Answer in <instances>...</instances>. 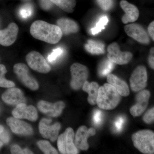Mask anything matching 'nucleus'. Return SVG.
Wrapping results in <instances>:
<instances>
[{
    "instance_id": "2eb2a0df",
    "label": "nucleus",
    "mask_w": 154,
    "mask_h": 154,
    "mask_svg": "<svg viewBox=\"0 0 154 154\" xmlns=\"http://www.w3.org/2000/svg\"><path fill=\"white\" fill-rule=\"evenodd\" d=\"M150 96V92L147 90H142L137 94L136 97V103L130 110L133 116H140L144 112L148 105Z\"/></svg>"
},
{
    "instance_id": "4be33fe9",
    "label": "nucleus",
    "mask_w": 154,
    "mask_h": 154,
    "mask_svg": "<svg viewBox=\"0 0 154 154\" xmlns=\"http://www.w3.org/2000/svg\"><path fill=\"white\" fill-rule=\"evenodd\" d=\"M82 87L83 91L89 94L88 100L89 104L91 105H96L99 88V85L95 82L90 83L86 81Z\"/></svg>"
},
{
    "instance_id": "c9c22d12",
    "label": "nucleus",
    "mask_w": 154,
    "mask_h": 154,
    "mask_svg": "<svg viewBox=\"0 0 154 154\" xmlns=\"http://www.w3.org/2000/svg\"><path fill=\"white\" fill-rule=\"evenodd\" d=\"M10 136L7 131H5L4 130L2 133L0 134V140L4 143H8L10 141Z\"/></svg>"
},
{
    "instance_id": "20e7f679",
    "label": "nucleus",
    "mask_w": 154,
    "mask_h": 154,
    "mask_svg": "<svg viewBox=\"0 0 154 154\" xmlns=\"http://www.w3.org/2000/svg\"><path fill=\"white\" fill-rule=\"evenodd\" d=\"M75 134L71 128H68L63 134L57 137V146L61 154H76L79 150L75 146L74 139Z\"/></svg>"
},
{
    "instance_id": "423d86ee",
    "label": "nucleus",
    "mask_w": 154,
    "mask_h": 154,
    "mask_svg": "<svg viewBox=\"0 0 154 154\" xmlns=\"http://www.w3.org/2000/svg\"><path fill=\"white\" fill-rule=\"evenodd\" d=\"M14 72L18 79L25 86L32 91H36L38 88V83L30 75L28 67L23 63H18L14 65Z\"/></svg>"
},
{
    "instance_id": "cd10ccee",
    "label": "nucleus",
    "mask_w": 154,
    "mask_h": 154,
    "mask_svg": "<svg viewBox=\"0 0 154 154\" xmlns=\"http://www.w3.org/2000/svg\"><path fill=\"white\" fill-rule=\"evenodd\" d=\"M109 22L108 18L107 16H103L99 19L95 27L91 30V33L92 35H95L101 32L102 30L105 29V26L107 25Z\"/></svg>"
},
{
    "instance_id": "ea45409f",
    "label": "nucleus",
    "mask_w": 154,
    "mask_h": 154,
    "mask_svg": "<svg viewBox=\"0 0 154 154\" xmlns=\"http://www.w3.org/2000/svg\"><path fill=\"white\" fill-rule=\"evenodd\" d=\"M24 154H33V152L30 151V149H24Z\"/></svg>"
},
{
    "instance_id": "7ed1b4c3",
    "label": "nucleus",
    "mask_w": 154,
    "mask_h": 154,
    "mask_svg": "<svg viewBox=\"0 0 154 154\" xmlns=\"http://www.w3.org/2000/svg\"><path fill=\"white\" fill-rule=\"evenodd\" d=\"M132 140L134 146L144 154L154 152V133L152 131L144 130L133 134Z\"/></svg>"
},
{
    "instance_id": "473e14b6",
    "label": "nucleus",
    "mask_w": 154,
    "mask_h": 154,
    "mask_svg": "<svg viewBox=\"0 0 154 154\" xmlns=\"http://www.w3.org/2000/svg\"><path fill=\"white\" fill-rule=\"evenodd\" d=\"M103 114L101 110H96L93 115V121L96 126H99L103 121Z\"/></svg>"
},
{
    "instance_id": "7c9ffc66",
    "label": "nucleus",
    "mask_w": 154,
    "mask_h": 154,
    "mask_svg": "<svg viewBox=\"0 0 154 154\" xmlns=\"http://www.w3.org/2000/svg\"><path fill=\"white\" fill-rule=\"evenodd\" d=\"M125 119L124 116H118L116 119L113 124L114 130L117 132H121L123 128L125 123Z\"/></svg>"
},
{
    "instance_id": "f8f14e48",
    "label": "nucleus",
    "mask_w": 154,
    "mask_h": 154,
    "mask_svg": "<svg viewBox=\"0 0 154 154\" xmlns=\"http://www.w3.org/2000/svg\"><path fill=\"white\" fill-rule=\"evenodd\" d=\"M125 33L138 42L143 44H148L150 39L147 33L143 27L137 24H131L125 26Z\"/></svg>"
},
{
    "instance_id": "b1692460",
    "label": "nucleus",
    "mask_w": 154,
    "mask_h": 154,
    "mask_svg": "<svg viewBox=\"0 0 154 154\" xmlns=\"http://www.w3.org/2000/svg\"><path fill=\"white\" fill-rule=\"evenodd\" d=\"M56 5L67 13H72L76 6L75 0H50Z\"/></svg>"
},
{
    "instance_id": "c85d7f7f",
    "label": "nucleus",
    "mask_w": 154,
    "mask_h": 154,
    "mask_svg": "<svg viewBox=\"0 0 154 154\" xmlns=\"http://www.w3.org/2000/svg\"><path fill=\"white\" fill-rule=\"evenodd\" d=\"M33 8L29 4H27L22 6L20 9L19 14L21 18L25 19L30 18L33 14Z\"/></svg>"
},
{
    "instance_id": "e433bc0d",
    "label": "nucleus",
    "mask_w": 154,
    "mask_h": 154,
    "mask_svg": "<svg viewBox=\"0 0 154 154\" xmlns=\"http://www.w3.org/2000/svg\"><path fill=\"white\" fill-rule=\"evenodd\" d=\"M11 153L14 154H24V149H22L19 146L14 145L11 147Z\"/></svg>"
},
{
    "instance_id": "f3484780",
    "label": "nucleus",
    "mask_w": 154,
    "mask_h": 154,
    "mask_svg": "<svg viewBox=\"0 0 154 154\" xmlns=\"http://www.w3.org/2000/svg\"><path fill=\"white\" fill-rule=\"evenodd\" d=\"M19 33V27L16 23L12 22L5 30H0V44L9 46L17 40Z\"/></svg>"
},
{
    "instance_id": "f03ea898",
    "label": "nucleus",
    "mask_w": 154,
    "mask_h": 154,
    "mask_svg": "<svg viewBox=\"0 0 154 154\" xmlns=\"http://www.w3.org/2000/svg\"><path fill=\"white\" fill-rule=\"evenodd\" d=\"M120 100L121 96L112 85L108 83L99 87L96 104L101 109L106 110L114 109Z\"/></svg>"
},
{
    "instance_id": "39448f33",
    "label": "nucleus",
    "mask_w": 154,
    "mask_h": 154,
    "mask_svg": "<svg viewBox=\"0 0 154 154\" xmlns=\"http://www.w3.org/2000/svg\"><path fill=\"white\" fill-rule=\"evenodd\" d=\"M70 72L72 76L71 87L73 90H79L88 79L89 75L88 68L82 64L75 63L71 66Z\"/></svg>"
},
{
    "instance_id": "f704fd0d",
    "label": "nucleus",
    "mask_w": 154,
    "mask_h": 154,
    "mask_svg": "<svg viewBox=\"0 0 154 154\" xmlns=\"http://www.w3.org/2000/svg\"><path fill=\"white\" fill-rule=\"evenodd\" d=\"M42 8L45 11H48L52 7V2L50 0H40Z\"/></svg>"
},
{
    "instance_id": "a878e982",
    "label": "nucleus",
    "mask_w": 154,
    "mask_h": 154,
    "mask_svg": "<svg viewBox=\"0 0 154 154\" xmlns=\"http://www.w3.org/2000/svg\"><path fill=\"white\" fill-rule=\"evenodd\" d=\"M7 72L5 66L0 64V87L5 88H13L15 84L12 81H9L5 78V75Z\"/></svg>"
},
{
    "instance_id": "1a4fd4ad",
    "label": "nucleus",
    "mask_w": 154,
    "mask_h": 154,
    "mask_svg": "<svg viewBox=\"0 0 154 154\" xmlns=\"http://www.w3.org/2000/svg\"><path fill=\"white\" fill-rule=\"evenodd\" d=\"M51 122L52 120L51 119H42L39 122L38 129L42 137L54 142L58 137L61 125L59 122L51 125Z\"/></svg>"
},
{
    "instance_id": "2f4dec72",
    "label": "nucleus",
    "mask_w": 154,
    "mask_h": 154,
    "mask_svg": "<svg viewBox=\"0 0 154 154\" xmlns=\"http://www.w3.org/2000/svg\"><path fill=\"white\" fill-rule=\"evenodd\" d=\"M97 2L99 7L103 11H109L113 6V0H97Z\"/></svg>"
},
{
    "instance_id": "aec40b11",
    "label": "nucleus",
    "mask_w": 154,
    "mask_h": 154,
    "mask_svg": "<svg viewBox=\"0 0 154 154\" xmlns=\"http://www.w3.org/2000/svg\"><path fill=\"white\" fill-rule=\"evenodd\" d=\"M107 82L113 86L120 96H127L129 95V89L127 83L113 74L107 75Z\"/></svg>"
},
{
    "instance_id": "6e6552de",
    "label": "nucleus",
    "mask_w": 154,
    "mask_h": 154,
    "mask_svg": "<svg viewBox=\"0 0 154 154\" xmlns=\"http://www.w3.org/2000/svg\"><path fill=\"white\" fill-rule=\"evenodd\" d=\"M28 66L36 71L42 73H47L51 68L41 54L36 51H31L26 57Z\"/></svg>"
},
{
    "instance_id": "bb28decb",
    "label": "nucleus",
    "mask_w": 154,
    "mask_h": 154,
    "mask_svg": "<svg viewBox=\"0 0 154 154\" xmlns=\"http://www.w3.org/2000/svg\"><path fill=\"white\" fill-rule=\"evenodd\" d=\"M37 144L38 148L44 152V154H58L57 150L54 148L48 141L44 140L39 141L37 143Z\"/></svg>"
},
{
    "instance_id": "58836bf2",
    "label": "nucleus",
    "mask_w": 154,
    "mask_h": 154,
    "mask_svg": "<svg viewBox=\"0 0 154 154\" xmlns=\"http://www.w3.org/2000/svg\"><path fill=\"white\" fill-rule=\"evenodd\" d=\"M148 32L150 36H151L152 40H154V22H152L149 25L148 28Z\"/></svg>"
},
{
    "instance_id": "393cba45",
    "label": "nucleus",
    "mask_w": 154,
    "mask_h": 154,
    "mask_svg": "<svg viewBox=\"0 0 154 154\" xmlns=\"http://www.w3.org/2000/svg\"><path fill=\"white\" fill-rule=\"evenodd\" d=\"M114 67L113 63L108 60H106L100 65L99 69V74L101 76L104 77L110 74Z\"/></svg>"
},
{
    "instance_id": "9b49d317",
    "label": "nucleus",
    "mask_w": 154,
    "mask_h": 154,
    "mask_svg": "<svg viewBox=\"0 0 154 154\" xmlns=\"http://www.w3.org/2000/svg\"><path fill=\"white\" fill-rule=\"evenodd\" d=\"M12 114L15 118L22 119H25L30 121L34 122L38 118L37 110L33 105L27 106L25 103L17 105L12 111Z\"/></svg>"
},
{
    "instance_id": "a211bd4d",
    "label": "nucleus",
    "mask_w": 154,
    "mask_h": 154,
    "mask_svg": "<svg viewBox=\"0 0 154 154\" xmlns=\"http://www.w3.org/2000/svg\"><path fill=\"white\" fill-rule=\"evenodd\" d=\"M2 99L4 102L11 105H17L26 102L22 91L14 87L9 88L5 92L2 96Z\"/></svg>"
},
{
    "instance_id": "72a5a7b5",
    "label": "nucleus",
    "mask_w": 154,
    "mask_h": 154,
    "mask_svg": "<svg viewBox=\"0 0 154 154\" xmlns=\"http://www.w3.org/2000/svg\"><path fill=\"white\" fill-rule=\"evenodd\" d=\"M154 109L152 107L146 112L143 117V120L147 124H151L154 122Z\"/></svg>"
},
{
    "instance_id": "5701e85b",
    "label": "nucleus",
    "mask_w": 154,
    "mask_h": 154,
    "mask_svg": "<svg viewBox=\"0 0 154 154\" xmlns=\"http://www.w3.org/2000/svg\"><path fill=\"white\" fill-rule=\"evenodd\" d=\"M87 51L94 54H101L105 53V45L101 42L90 39L85 45Z\"/></svg>"
},
{
    "instance_id": "4468645a",
    "label": "nucleus",
    "mask_w": 154,
    "mask_h": 154,
    "mask_svg": "<svg viewBox=\"0 0 154 154\" xmlns=\"http://www.w3.org/2000/svg\"><path fill=\"white\" fill-rule=\"evenodd\" d=\"M96 134V130L93 128L88 129L85 126L80 127L75 136V146L77 148L82 150H87L89 147L88 143V138L95 135Z\"/></svg>"
},
{
    "instance_id": "0eeeda50",
    "label": "nucleus",
    "mask_w": 154,
    "mask_h": 154,
    "mask_svg": "<svg viewBox=\"0 0 154 154\" xmlns=\"http://www.w3.org/2000/svg\"><path fill=\"white\" fill-rule=\"evenodd\" d=\"M107 57L114 63L124 65L128 63L132 59V53L128 51H122L116 42H113L107 49Z\"/></svg>"
},
{
    "instance_id": "9d476101",
    "label": "nucleus",
    "mask_w": 154,
    "mask_h": 154,
    "mask_svg": "<svg viewBox=\"0 0 154 154\" xmlns=\"http://www.w3.org/2000/svg\"><path fill=\"white\" fill-rule=\"evenodd\" d=\"M148 76L146 69L143 66H139L133 72L130 79L131 90L138 92L143 90L147 85Z\"/></svg>"
},
{
    "instance_id": "c756f323",
    "label": "nucleus",
    "mask_w": 154,
    "mask_h": 154,
    "mask_svg": "<svg viewBox=\"0 0 154 154\" xmlns=\"http://www.w3.org/2000/svg\"><path fill=\"white\" fill-rule=\"evenodd\" d=\"M64 50L61 47H58L53 50L52 52L48 57V60L49 62H55L63 54Z\"/></svg>"
},
{
    "instance_id": "a19ab883",
    "label": "nucleus",
    "mask_w": 154,
    "mask_h": 154,
    "mask_svg": "<svg viewBox=\"0 0 154 154\" xmlns=\"http://www.w3.org/2000/svg\"><path fill=\"white\" fill-rule=\"evenodd\" d=\"M4 130H5V129H4V127H3L2 125H0V134L4 131Z\"/></svg>"
},
{
    "instance_id": "412c9836",
    "label": "nucleus",
    "mask_w": 154,
    "mask_h": 154,
    "mask_svg": "<svg viewBox=\"0 0 154 154\" xmlns=\"http://www.w3.org/2000/svg\"><path fill=\"white\" fill-rule=\"evenodd\" d=\"M57 26L60 28L63 34L69 35L76 33L79 30V27L76 22L72 19L61 18L57 20Z\"/></svg>"
},
{
    "instance_id": "6ab92c4d",
    "label": "nucleus",
    "mask_w": 154,
    "mask_h": 154,
    "mask_svg": "<svg viewBox=\"0 0 154 154\" xmlns=\"http://www.w3.org/2000/svg\"><path fill=\"white\" fill-rule=\"evenodd\" d=\"M120 5L125 13L122 18V21L124 24L134 22L137 20L139 16V11L135 6L125 0L122 1Z\"/></svg>"
},
{
    "instance_id": "4c0bfd02",
    "label": "nucleus",
    "mask_w": 154,
    "mask_h": 154,
    "mask_svg": "<svg viewBox=\"0 0 154 154\" xmlns=\"http://www.w3.org/2000/svg\"><path fill=\"white\" fill-rule=\"evenodd\" d=\"M154 48H151L150 50V54L149 57V64L152 69H154Z\"/></svg>"
},
{
    "instance_id": "ddd939ff",
    "label": "nucleus",
    "mask_w": 154,
    "mask_h": 154,
    "mask_svg": "<svg viewBox=\"0 0 154 154\" xmlns=\"http://www.w3.org/2000/svg\"><path fill=\"white\" fill-rule=\"evenodd\" d=\"M65 107V104L62 101L51 103L42 100L38 102L37 104V107L39 111L45 115L52 117L59 116L62 113Z\"/></svg>"
},
{
    "instance_id": "79ce46f5",
    "label": "nucleus",
    "mask_w": 154,
    "mask_h": 154,
    "mask_svg": "<svg viewBox=\"0 0 154 154\" xmlns=\"http://www.w3.org/2000/svg\"><path fill=\"white\" fill-rule=\"evenodd\" d=\"M3 143L1 141H0V148H1V147H2V146H3Z\"/></svg>"
},
{
    "instance_id": "f257e3e1",
    "label": "nucleus",
    "mask_w": 154,
    "mask_h": 154,
    "mask_svg": "<svg viewBox=\"0 0 154 154\" xmlns=\"http://www.w3.org/2000/svg\"><path fill=\"white\" fill-rule=\"evenodd\" d=\"M30 33L34 38L52 44L60 41L63 34L57 25L42 20L33 22L30 26Z\"/></svg>"
},
{
    "instance_id": "dca6fc26",
    "label": "nucleus",
    "mask_w": 154,
    "mask_h": 154,
    "mask_svg": "<svg viewBox=\"0 0 154 154\" xmlns=\"http://www.w3.org/2000/svg\"><path fill=\"white\" fill-rule=\"evenodd\" d=\"M7 124L11 128V130L16 134L23 136H29L33 134L32 127L25 122L19 120L15 117L7 119Z\"/></svg>"
}]
</instances>
